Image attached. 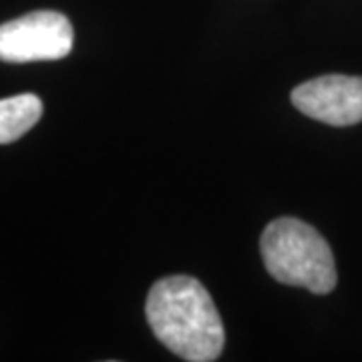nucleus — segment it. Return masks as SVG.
Wrapping results in <instances>:
<instances>
[{"label":"nucleus","mask_w":362,"mask_h":362,"mask_svg":"<svg viewBox=\"0 0 362 362\" xmlns=\"http://www.w3.org/2000/svg\"><path fill=\"white\" fill-rule=\"evenodd\" d=\"M145 316L157 340L189 362L218 361L223 322L204 284L192 276L161 278L149 290Z\"/></svg>","instance_id":"1"},{"label":"nucleus","mask_w":362,"mask_h":362,"mask_svg":"<svg viewBox=\"0 0 362 362\" xmlns=\"http://www.w3.org/2000/svg\"><path fill=\"white\" fill-rule=\"evenodd\" d=\"M264 266L280 284L330 294L337 286L332 250L320 233L296 218L274 220L259 240Z\"/></svg>","instance_id":"2"},{"label":"nucleus","mask_w":362,"mask_h":362,"mask_svg":"<svg viewBox=\"0 0 362 362\" xmlns=\"http://www.w3.org/2000/svg\"><path fill=\"white\" fill-rule=\"evenodd\" d=\"M73 26L54 11L28 13L0 25V61L37 63L65 59L73 49Z\"/></svg>","instance_id":"3"},{"label":"nucleus","mask_w":362,"mask_h":362,"mask_svg":"<svg viewBox=\"0 0 362 362\" xmlns=\"http://www.w3.org/2000/svg\"><path fill=\"white\" fill-rule=\"evenodd\" d=\"M300 113L332 127H349L362 121V77L324 75L292 90Z\"/></svg>","instance_id":"4"},{"label":"nucleus","mask_w":362,"mask_h":362,"mask_svg":"<svg viewBox=\"0 0 362 362\" xmlns=\"http://www.w3.org/2000/svg\"><path fill=\"white\" fill-rule=\"evenodd\" d=\"M40 115L42 103L33 93L0 99V145L21 139L39 123Z\"/></svg>","instance_id":"5"}]
</instances>
